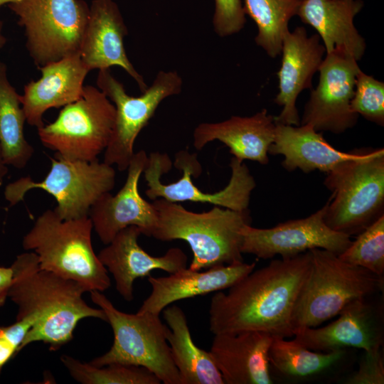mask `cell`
Returning a JSON list of instances; mask_svg holds the SVG:
<instances>
[{"mask_svg": "<svg viewBox=\"0 0 384 384\" xmlns=\"http://www.w3.org/2000/svg\"><path fill=\"white\" fill-rule=\"evenodd\" d=\"M311 262L310 251L292 258L274 260L252 270L228 288L217 292L209 307L213 334L247 331L272 336H294L291 316Z\"/></svg>", "mask_w": 384, "mask_h": 384, "instance_id": "cell-1", "label": "cell"}, {"mask_svg": "<svg viewBox=\"0 0 384 384\" xmlns=\"http://www.w3.org/2000/svg\"><path fill=\"white\" fill-rule=\"evenodd\" d=\"M13 279L9 298L17 306L16 319L28 317L34 324L21 350L41 341L55 351L70 341L78 322L86 318L107 321L100 308L89 306L87 292L79 283L41 270L33 252L18 255L12 265Z\"/></svg>", "mask_w": 384, "mask_h": 384, "instance_id": "cell-2", "label": "cell"}, {"mask_svg": "<svg viewBox=\"0 0 384 384\" xmlns=\"http://www.w3.org/2000/svg\"><path fill=\"white\" fill-rule=\"evenodd\" d=\"M158 214L151 237L170 241L183 240L191 247L192 270L242 262L241 230L250 224L249 210L237 211L215 206L195 213L179 203L157 198L152 203Z\"/></svg>", "mask_w": 384, "mask_h": 384, "instance_id": "cell-3", "label": "cell"}, {"mask_svg": "<svg viewBox=\"0 0 384 384\" xmlns=\"http://www.w3.org/2000/svg\"><path fill=\"white\" fill-rule=\"evenodd\" d=\"M89 216L63 220L47 209L24 235V250L38 257L41 270L79 283L86 292H104L111 285L108 271L95 254Z\"/></svg>", "mask_w": 384, "mask_h": 384, "instance_id": "cell-4", "label": "cell"}, {"mask_svg": "<svg viewBox=\"0 0 384 384\" xmlns=\"http://www.w3.org/2000/svg\"><path fill=\"white\" fill-rule=\"evenodd\" d=\"M308 275L291 316L294 334L317 327L338 316L348 303L383 292L384 277L341 260L326 250L314 248Z\"/></svg>", "mask_w": 384, "mask_h": 384, "instance_id": "cell-5", "label": "cell"}, {"mask_svg": "<svg viewBox=\"0 0 384 384\" xmlns=\"http://www.w3.org/2000/svg\"><path fill=\"white\" fill-rule=\"evenodd\" d=\"M324 183L332 192L325 223L350 237L358 235L384 215L383 148L363 149L326 173Z\"/></svg>", "mask_w": 384, "mask_h": 384, "instance_id": "cell-6", "label": "cell"}, {"mask_svg": "<svg viewBox=\"0 0 384 384\" xmlns=\"http://www.w3.org/2000/svg\"><path fill=\"white\" fill-rule=\"evenodd\" d=\"M90 297L105 312L114 334L110 350L93 358L90 364L97 367L111 363L142 366L164 384H181L166 337L167 326L159 314L121 311L99 291L90 292Z\"/></svg>", "mask_w": 384, "mask_h": 384, "instance_id": "cell-7", "label": "cell"}, {"mask_svg": "<svg viewBox=\"0 0 384 384\" xmlns=\"http://www.w3.org/2000/svg\"><path fill=\"white\" fill-rule=\"evenodd\" d=\"M51 167L39 182L22 177L9 183L4 196L11 206L23 200L26 193L38 188L52 195L57 201L54 208L63 220L88 216L91 207L115 184L112 166L98 160H71L55 154L50 157Z\"/></svg>", "mask_w": 384, "mask_h": 384, "instance_id": "cell-8", "label": "cell"}, {"mask_svg": "<svg viewBox=\"0 0 384 384\" xmlns=\"http://www.w3.org/2000/svg\"><path fill=\"white\" fill-rule=\"evenodd\" d=\"M115 107L99 89L84 86L82 96L60 110L53 122L38 129L41 143L71 160L93 161L107 146Z\"/></svg>", "mask_w": 384, "mask_h": 384, "instance_id": "cell-9", "label": "cell"}, {"mask_svg": "<svg viewBox=\"0 0 384 384\" xmlns=\"http://www.w3.org/2000/svg\"><path fill=\"white\" fill-rule=\"evenodd\" d=\"M37 66L79 53L90 6L83 0H22L8 4Z\"/></svg>", "mask_w": 384, "mask_h": 384, "instance_id": "cell-10", "label": "cell"}, {"mask_svg": "<svg viewBox=\"0 0 384 384\" xmlns=\"http://www.w3.org/2000/svg\"><path fill=\"white\" fill-rule=\"evenodd\" d=\"M98 88L114 103L115 120L104 154V162L115 164L120 171L127 169L134 154V144L139 132L154 116L160 103L168 97L178 95L183 80L174 70L159 71L151 86L138 97L129 95L124 85L110 72L100 70Z\"/></svg>", "mask_w": 384, "mask_h": 384, "instance_id": "cell-11", "label": "cell"}, {"mask_svg": "<svg viewBox=\"0 0 384 384\" xmlns=\"http://www.w3.org/2000/svg\"><path fill=\"white\" fill-rule=\"evenodd\" d=\"M174 165L183 171L182 177L176 182L164 183L161 178L170 171L171 159L166 154H149L143 171L148 186L145 194L148 198H164L176 203H210L237 211L248 210L250 195L256 183L243 161L235 157L231 159L229 183L223 189L215 193H205L193 184L191 177L198 176L202 171L196 154H191L188 151H179L176 155Z\"/></svg>", "mask_w": 384, "mask_h": 384, "instance_id": "cell-12", "label": "cell"}, {"mask_svg": "<svg viewBox=\"0 0 384 384\" xmlns=\"http://www.w3.org/2000/svg\"><path fill=\"white\" fill-rule=\"evenodd\" d=\"M358 61L343 50L326 53L319 69V78L304 107L301 124H311L317 132L341 134L356 125L358 115L351 102Z\"/></svg>", "mask_w": 384, "mask_h": 384, "instance_id": "cell-13", "label": "cell"}, {"mask_svg": "<svg viewBox=\"0 0 384 384\" xmlns=\"http://www.w3.org/2000/svg\"><path fill=\"white\" fill-rule=\"evenodd\" d=\"M326 203L311 215L290 220L270 228L244 225L241 230L240 251L258 258L277 255L292 258L314 248L341 254L351 243V237L333 230L324 220Z\"/></svg>", "mask_w": 384, "mask_h": 384, "instance_id": "cell-14", "label": "cell"}, {"mask_svg": "<svg viewBox=\"0 0 384 384\" xmlns=\"http://www.w3.org/2000/svg\"><path fill=\"white\" fill-rule=\"evenodd\" d=\"M373 297L348 303L336 320L322 327L303 329L295 333L294 340L319 352L341 348L370 351L383 347V303Z\"/></svg>", "mask_w": 384, "mask_h": 384, "instance_id": "cell-15", "label": "cell"}, {"mask_svg": "<svg viewBox=\"0 0 384 384\" xmlns=\"http://www.w3.org/2000/svg\"><path fill=\"white\" fill-rule=\"evenodd\" d=\"M148 161L143 150L134 153L127 168V176L122 188L114 196L103 195L90 208L93 229L100 240L109 244L122 229L134 225L151 237L158 223L153 203L144 200L138 190V183Z\"/></svg>", "mask_w": 384, "mask_h": 384, "instance_id": "cell-16", "label": "cell"}, {"mask_svg": "<svg viewBox=\"0 0 384 384\" xmlns=\"http://www.w3.org/2000/svg\"><path fill=\"white\" fill-rule=\"evenodd\" d=\"M281 54L277 73L279 92L274 102L282 109L274 120L279 124L299 126L298 96L303 90L311 89L313 77L319 71L326 50L318 34L308 36L304 27L298 26L284 35Z\"/></svg>", "mask_w": 384, "mask_h": 384, "instance_id": "cell-17", "label": "cell"}, {"mask_svg": "<svg viewBox=\"0 0 384 384\" xmlns=\"http://www.w3.org/2000/svg\"><path fill=\"white\" fill-rule=\"evenodd\" d=\"M127 33L128 29L115 1L92 0L79 54L90 71L112 66L122 68L144 92L148 85L130 62L124 46Z\"/></svg>", "mask_w": 384, "mask_h": 384, "instance_id": "cell-18", "label": "cell"}, {"mask_svg": "<svg viewBox=\"0 0 384 384\" xmlns=\"http://www.w3.org/2000/svg\"><path fill=\"white\" fill-rule=\"evenodd\" d=\"M141 234L138 227L128 226L97 255L112 274L117 292L127 302L134 299L133 286L137 279L149 276L154 270L173 274L186 267L188 258L181 249L172 247L162 256H152L139 246L138 238Z\"/></svg>", "mask_w": 384, "mask_h": 384, "instance_id": "cell-19", "label": "cell"}, {"mask_svg": "<svg viewBox=\"0 0 384 384\" xmlns=\"http://www.w3.org/2000/svg\"><path fill=\"white\" fill-rule=\"evenodd\" d=\"M273 336L257 331L214 334L210 353L225 384H272L268 352Z\"/></svg>", "mask_w": 384, "mask_h": 384, "instance_id": "cell-20", "label": "cell"}, {"mask_svg": "<svg viewBox=\"0 0 384 384\" xmlns=\"http://www.w3.org/2000/svg\"><path fill=\"white\" fill-rule=\"evenodd\" d=\"M255 262L222 265L205 271L185 267L166 277H149L151 291L138 311L160 314L175 302L228 289L255 270Z\"/></svg>", "mask_w": 384, "mask_h": 384, "instance_id": "cell-21", "label": "cell"}, {"mask_svg": "<svg viewBox=\"0 0 384 384\" xmlns=\"http://www.w3.org/2000/svg\"><path fill=\"white\" fill-rule=\"evenodd\" d=\"M41 77L24 87L20 102L28 124L43 127V114L50 108L64 107L78 100L90 72L80 54L49 63L38 68Z\"/></svg>", "mask_w": 384, "mask_h": 384, "instance_id": "cell-22", "label": "cell"}, {"mask_svg": "<svg viewBox=\"0 0 384 384\" xmlns=\"http://www.w3.org/2000/svg\"><path fill=\"white\" fill-rule=\"evenodd\" d=\"M275 127L274 117L266 109L249 117L232 116L220 122H203L193 131V146L201 150L218 140L238 160L265 165L269 162L268 151L274 141Z\"/></svg>", "mask_w": 384, "mask_h": 384, "instance_id": "cell-23", "label": "cell"}, {"mask_svg": "<svg viewBox=\"0 0 384 384\" xmlns=\"http://www.w3.org/2000/svg\"><path fill=\"white\" fill-rule=\"evenodd\" d=\"M363 6L362 0H303L297 16L317 31L326 54L343 50L358 61L366 44L354 18Z\"/></svg>", "mask_w": 384, "mask_h": 384, "instance_id": "cell-24", "label": "cell"}, {"mask_svg": "<svg viewBox=\"0 0 384 384\" xmlns=\"http://www.w3.org/2000/svg\"><path fill=\"white\" fill-rule=\"evenodd\" d=\"M363 149L341 151L331 146L311 124L294 126L276 123L274 138L268 154L282 155L283 167L304 173H328L340 163L358 157Z\"/></svg>", "mask_w": 384, "mask_h": 384, "instance_id": "cell-25", "label": "cell"}, {"mask_svg": "<svg viewBox=\"0 0 384 384\" xmlns=\"http://www.w3.org/2000/svg\"><path fill=\"white\" fill-rule=\"evenodd\" d=\"M348 348L319 352L294 339L273 336L268 352L272 378L289 382L313 380L331 375L347 364Z\"/></svg>", "mask_w": 384, "mask_h": 384, "instance_id": "cell-26", "label": "cell"}, {"mask_svg": "<svg viewBox=\"0 0 384 384\" xmlns=\"http://www.w3.org/2000/svg\"><path fill=\"white\" fill-rule=\"evenodd\" d=\"M166 337L181 384H225L209 351L193 342L183 311L176 305L163 311Z\"/></svg>", "mask_w": 384, "mask_h": 384, "instance_id": "cell-27", "label": "cell"}, {"mask_svg": "<svg viewBox=\"0 0 384 384\" xmlns=\"http://www.w3.org/2000/svg\"><path fill=\"white\" fill-rule=\"evenodd\" d=\"M26 121L20 95L11 85L6 66L0 60V154L6 166L23 169L34 149L23 134Z\"/></svg>", "mask_w": 384, "mask_h": 384, "instance_id": "cell-28", "label": "cell"}, {"mask_svg": "<svg viewBox=\"0 0 384 384\" xmlns=\"http://www.w3.org/2000/svg\"><path fill=\"white\" fill-rule=\"evenodd\" d=\"M303 0H243V7L257 27L255 43L271 58L281 54L289 23Z\"/></svg>", "mask_w": 384, "mask_h": 384, "instance_id": "cell-29", "label": "cell"}, {"mask_svg": "<svg viewBox=\"0 0 384 384\" xmlns=\"http://www.w3.org/2000/svg\"><path fill=\"white\" fill-rule=\"evenodd\" d=\"M61 363L70 376L82 384H159L160 380L142 366L111 363L95 366L68 355H62Z\"/></svg>", "mask_w": 384, "mask_h": 384, "instance_id": "cell-30", "label": "cell"}, {"mask_svg": "<svg viewBox=\"0 0 384 384\" xmlns=\"http://www.w3.org/2000/svg\"><path fill=\"white\" fill-rule=\"evenodd\" d=\"M343 261L384 275V215L357 235L339 255Z\"/></svg>", "mask_w": 384, "mask_h": 384, "instance_id": "cell-31", "label": "cell"}, {"mask_svg": "<svg viewBox=\"0 0 384 384\" xmlns=\"http://www.w3.org/2000/svg\"><path fill=\"white\" fill-rule=\"evenodd\" d=\"M351 107L358 115L383 126L384 82L361 70L356 75Z\"/></svg>", "mask_w": 384, "mask_h": 384, "instance_id": "cell-32", "label": "cell"}, {"mask_svg": "<svg viewBox=\"0 0 384 384\" xmlns=\"http://www.w3.org/2000/svg\"><path fill=\"white\" fill-rule=\"evenodd\" d=\"M242 0H214L213 26L220 37L240 32L246 23Z\"/></svg>", "mask_w": 384, "mask_h": 384, "instance_id": "cell-33", "label": "cell"}, {"mask_svg": "<svg viewBox=\"0 0 384 384\" xmlns=\"http://www.w3.org/2000/svg\"><path fill=\"white\" fill-rule=\"evenodd\" d=\"M34 321L26 317L9 325H0V377L4 366L21 351L23 340Z\"/></svg>", "mask_w": 384, "mask_h": 384, "instance_id": "cell-34", "label": "cell"}, {"mask_svg": "<svg viewBox=\"0 0 384 384\" xmlns=\"http://www.w3.org/2000/svg\"><path fill=\"white\" fill-rule=\"evenodd\" d=\"M346 384H383L384 357L383 347L364 351L358 368L344 380Z\"/></svg>", "mask_w": 384, "mask_h": 384, "instance_id": "cell-35", "label": "cell"}, {"mask_svg": "<svg viewBox=\"0 0 384 384\" xmlns=\"http://www.w3.org/2000/svg\"><path fill=\"white\" fill-rule=\"evenodd\" d=\"M13 279L11 266H0V308L2 307L9 298V293Z\"/></svg>", "mask_w": 384, "mask_h": 384, "instance_id": "cell-36", "label": "cell"}, {"mask_svg": "<svg viewBox=\"0 0 384 384\" xmlns=\"http://www.w3.org/2000/svg\"><path fill=\"white\" fill-rule=\"evenodd\" d=\"M8 173V167L2 161L0 154V185L3 183L4 178Z\"/></svg>", "mask_w": 384, "mask_h": 384, "instance_id": "cell-37", "label": "cell"}, {"mask_svg": "<svg viewBox=\"0 0 384 384\" xmlns=\"http://www.w3.org/2000/svg\"><path fill=\"white\" fill-rule=\"evenodd\" d=\"M22 0H0V7L6 4H9L11 3L18 2Z\"/></svg>", "mask_w": 384, "mask_h": 384, "instance_id": "cell-38", "label": "cell"}, {"mask_svg": "<svg viewBox=\"0 0 384 384\" xmlns=\"http://www.w3.org/2000/svg\"><path fill=\"white\" fill-rule=\"evenodd\" d=\"M1 23L0 22V46L3 45L4 43V37L1 34Z\"/></svg>", "mask_w": 384, "mask_h": 384, "instance_id": "cell-39", "label": "cell"}]
</instances>
